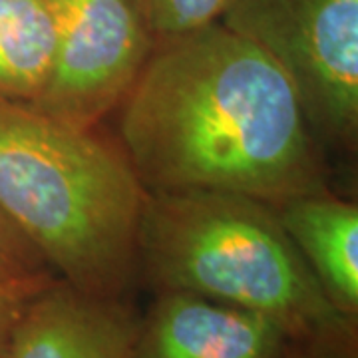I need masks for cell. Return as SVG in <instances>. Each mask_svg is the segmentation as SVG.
Here are the masks:
<instances>
[{"instance_id":"6da1fadb","label":"cell","mask_w":358,"mask_h":358,"mask_svg":"<svg viewBox=\"0 0 358 358\" xmlns=\"http://www.w3.org/2000/svg\"><path fill=\"white\" fill-rule=\"evenodd\" d=\"M117 110L145 193H239L279 207L329 192L291 80L219 20L157 42Z\"/></svg>"},{"instance_id":"7a4b0ae2","label":"cell","mask_w":358,"mask_h":358,"mask_svg":"<svg viewBox=\"0 0 358 358\" xmlns=\"http://www.w3.org/2000/svg\"><path fill=\"white\" fill-rule=\"evenodd\" d=\"M145 197L128 157L96 128L0 100V211L56 279L126 296L138 279Z\"/></svg>"},{"instance_id":"3957f363","label":"cell","mask_w":358,"mask_h":358,"mask_svg":"<svg viewBox=\"0 0 358 358\" xmlns=\"http://www.w3.org/2000/svg\"><path fill=\"white\" fill-rule=\"evenodd\" d=\"M138 277L155 293H189L277 320L299 338L343 331L277 209L225 192L148 193Z\"/></svg>"},{"instance_id":"277c9868","label":"cell","mask_w":358,"mask_h":358,"mask_svg":"<svg viewBox=\"0 0 358 358\" xmlns=\"http://www.w3.org/2000/svg\"><path fill=\"white\" fill-rule=\"evenodd\" d=\"M219 22L285 72L317 141L355 152L358 0H227Z\"/></svg>"},{"instance_id":"5b68a950","label":"cell","mask_w":358,"mask_h":358,"mask_svg":"<svg viewBox=\"0 0 358 358\" xmlns=\"http://www.w3.org/2000/svg\"><path fill=\"white\" fill-rule=\"evenodd\" d=\"M54 24L50 78L34 110L96 128L117 110L155 48L136 0H46Z\"/></svg>"},{"instance_id":"8992f818","label":"cell","mask_w":358,"mask_h":358,"mask_svg":"<svg viewBox=\"0 0 358 358\" xmlns=\"http://www.w3.org/2000/svg\"><path fill=\"white\" fill-rule=\"evenodd\" d=\"M308 338L277 320L189 293H155L134 358H299Z\"/></svg>"},{"instance_id":"52a82bcc","label":"cell","mask_w":358,"mask_h":358,"mask_svg":"<svg viewBox=\"0 0 358 358\" xmlns=\"http://www.w3.org/2000/svg\"><path fill=\"white\" fill-rule=\"evenodd\" d=\"M140 317L126 296H98L54 279L14 324L6 358H134Z\"/></svg>"},{"instance_id":"ba28073f","label":"cell","mask_w":358,"mask_h":358,"mask_svg":"<svg viewBox=\"0 0 358 358\" xmlns=\"http://www.w3.org/2000/svg\"><path fill=\"white\" fill-rule=\"evenodd\" d=\"M275 209L331 305L358 319V205L324 192Z\"/></svg>"},{"instance_id":"9c48e42d","label":"cell","mask_w":358,"mask_h":358,"mask_svg":"<svg viewBox=\"0 0 358 358\" xmlns=\"http://www.w3.org/2000/svg\"><path fill=\"white\" fill-rule=\"evenodd\" d=\"M52 62L54 24L46 0H0V100L32 106Z\"/></svg>"},{"instance_id":"30bf717a","label":"cell","mask_w":358,"mask_h":358,"mask_svg":"<svg viewBox=\"0 0 358 358\" xmlns=\"http://www.w3.org/2000/svg\"><path fill=\"white\" fill-rule=\"evenodd\" d=\"M155 42L217 22L227 0H136Z\"/></svg>"},{"instance_id":"8fae6325","label":"cell","mask_w":358,"mask_h":358,"mask_svg":"<svg viewBox=\"0 0 358 358\" xmlns=\"http://www.w3.org/2000/svg\"><path fill=\"white\" fill-rule=\"evenodd\" d=\"M56 277L34 245L0 211V285Z\"/></svg>"},{"instance_id":"7c38bea8","label":"cell","mask_w":358,"mask_h":358,"mask_svg":"<svg viewBox=\"0 0 358 358\" xmlns=\"http://www.w3.org/2000/svg\"><path fill=\"white\" fill-rule=\"evenodd\" d=\"M56 277H38L28 281L4 282L0 285V358H6V348L13 334L14 324L22 315L30 299L40 293Z\"/></svg>"},{"instance_id":"4fadbf2b","label":"cell","mask_w":358,"mask_h":358,"mask_svg":"<svg viewBox=\"0 0 358 358\" xmlns=\"http://www.w3.org/2000/svg\"><path fill=\"white\" fill-rule=\"evenodd\" d=\"M299 358H358L357 324L327 336L308 338Z\"/></svg>"}]
</instances>
